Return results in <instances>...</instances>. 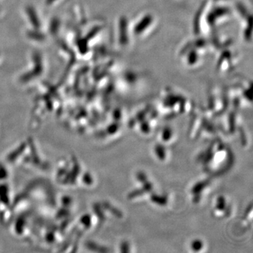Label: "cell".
Returning a JSON list of instances; mask_svg holds the SVG:
<instances>
[{
  "label": "cell",
  "instance_id": "cell-1",
  "mask_svg": "<svg viewBox=\"0 0 253 253\" xmlns=\"http://www.w3.org/2000/svg\"><path fill=\"white\" fill-rule=\"evenodd\" d=\"M192 246L193 249H194L195 251H199V250L201 249V246H202V243L200 241H194V243L192 244Z\"/></svg>",
  "mask_w": 253,
  "mask_h": 253
}]
</instances>
